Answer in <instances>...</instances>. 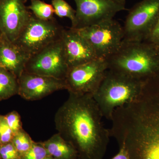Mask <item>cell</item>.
Instances as JSON below:
<instances>
[{
  "instance_id": "12",
  "label": "cell",
  "mask_w": 159,
  "mask_h": 159,
  "mask_svg": "<svg viewBox=\"0 0 159 159\" xmlns=\"http://www.w3.org/2000/svg\"><path fill=\"white\" fill-rule=\"evenodd\" d=\"M18 95L28 101L39 100L56 91L66 89L64 80L24 71L18 78Z\"/></svg>"
},
{
  "instance_id": "29",
  "label": "cell",
  "mask_w": 159,
  "mask_h": 159,
  "mask_svg": "<svg viewBox=\"0 0 159 159\" xmlns=\"http://www.w3.org/2000/svg\"><path fill=\"white\" fill-rule=\"evenodd\" d=\"M0 131H1V125H0Z\"/></svg>"
},
{
  "instance_id": "8",
  "label": "cell",
  "mask_w": 159,
  "mask_h": 159,
  "mask_svg": "<svg viewBox=\"0 0 159 159\" xmlns=\"http://www.w3.org/2000/svg\"><path fill=\"white\" fill-rule=\"evenodd\" d=\"M106 60L97 58L69 69L65 81L69 93L93 95L108 70Z\"/></svg>"
},
{
  "instance_id": "30",
  "label": "cell",
  "mask_w": 159,
  "mask_h": 159,
  "mask_svg": "<svg viewBox=\"0 0 159 159\" xmlns=\"http://www.w3.org/2000/svg\"><path fill=\"white\" fill-rule=\"evenodd\" d=\"M0 159H1V158H0Z\"/></svg>"
},
{
  "instance_id": "6",
  "label": "cell",
  "mask_w": 159,
  "mask_h": 159,
  "mask_svg": "<svg viewBox=\"0 0 159 159\" xmlns=\"http://www.w3.org/2000/svg\"><path fill=\"white\" fill-rule=\"evenodd\" d=\"M77 31L99 59L107 60L116 53L124 38L123 27L114 19Z\"/></svg>"
},
{
  "instance_id": "17",
  "label": "cell",
  "mask_w": 159,
  "mask_h": 159,
  "mask_svg": "<svg viewBox=\"0 0 159 159\" xmlns=\"http://www.w3.org/2000/svg\"><path fill=\"white\" fill-rule=\"evenodd\" d=\"M30 2L31 4L27 7L35 17L43 20L54 19V9L51 4L42 0H30Z\"/></svg>"
},
{
  "instance_id": "28",
  "label": "cell",
  "mask_w": 159,
  "mask_h": 159,
  "mask_svg": "<svg viewBox=\"0 0 159 159\" xmlns=\"http://www.w3.org/2000/svg\"><path fill=\"white\" fill-rule=\"evenodd\" d=\"M2 31H1V29H0V39H1V38L2 37Z\"/></svg>"
},
{
  "instance_id": "14",
  "label": "cell",
  "mask_w": 159,
  "mask_h": 159,
  "mask_svg": "<svg viewBox=\"0 0 159 159\" xmlns=\"http://www.w3.org/2000/svg\"><path fill=\"white\" fill-rule=\"evenodd\" d=\"M31 55L2 36L0 39V67L18 78L25 71Z\"/></svg>"
},
{
  "instance_id": "13",
  "label": "cell",
  "mask_w": 159,
  "mask_h": 159,
  "mask_svg": "<svg viewBox=\"0 0 159 159\" xmlns=\"http://www.w3.org/2000/svg\"><path fill=\"white\" fill-rule=\"evenodd\" d=\"M61 40L69 69L98 58L89 44L77 29L64 28Z\"/></svg>"
},
{
  "instance_id": "9",
  "label": "cell",
  "mask_w": 159,
  "mask_h": 159,
  "mask_svg": "<svg viewBox=\"0 0 159 159\" xmlns=\"http://www.w3.org/2000/svg\"><path fill=\"white\" fill-rule=\"evenodd\" d=\"M159 18V0H143L129 10L123 27L126 41H143Z\"/></svg>"
},
{
  "instance_id": "11",
  "label": "cell",
  "mask_w": 159,
  "mask_h": 159,
  "mask_svg": "<svg viewBox=\"0 0 159 159\" xmlns=\"http://www.w3.org/2000/svg\"><path fill=\"white\" fill-rule=\"evenodd\" d=\"M27 0H0V29L3 36L13 42L32 16Z\"/></svg>"
},
{
  "instance_id": "21",
  "label": "cell",
  "mask_w": 159,
  "mask_h": 159,
  "mask_svg": "<svg viewBox=\"0 0 159 159\" xmlns=\"http://www.w3.org/2000/svg\"><path fill=\"white\" fill-rule=\"evenodd\" d=\"M0 145L11 142L14 134L7 123L5 116L0 115Z\"/></svg>"
},
{
  "instance_id": "16",
  "label": "cell",
  "mask_w": 159,
  "mask_h": 159,
  "mask_svg": "<svg viewBox=\"0 0 159 159\" xmlns=\"http://www.w3.org/2000/svg\"><path fill=\"white\" fill-rule=\"evenodd\" d=\"M18 78L13 74L0 67V101L18 95Z\"/></svg>"
},
{
  "instance_id": "22",
  "label": "cell",
  "mask_w": 159,
  "mask_h": 159,
  "mask_svg": "<svg viewBox=\"0 0 159 159\" xmlns=\"http://www.w3.org/2000/svg\"><path fill=\"white\" fill-rule=\"evenodd\" d=\"M0 158L1 159H20V155L12 142H10L0 145Z\"/></svg>"
},
{
  "instance_id": "5",
  "label": "cell",
  "mask_w": 159,
  "mask_h": 159,
  "mask_svg": "<svg viewBox=\"0 0 159 159\" xmlns=\"http://www.w3.org/2000/svg\"><path fill=\"white\" fill-rule=\"evenodd\" d=\"M64 28L56 20H43L32 14L13 43L30 55L61 39Z\"/></svg>"
},
{
  "instance_id": "23",
  "label": "cell",
  "mask_w": 159,
  "mask_h": 159,
  "mask_svg": "<svg viewBox=\"0 0 159 159\" xmlns=\"http://www.w3.org/2000/svg\"><path fill=\"white\" fill-rule=\"evenodd\" d=\"M5 117L8 125L14 135L22 129L20 116L17 111H12L6 115Z\"/></svg>"
},
{
  "instance_id": "2",
  "label": "cell",
  "mask_w": 159,
  "mask_h": 159,
  "mask_svg": "<svg viewBox=\"0 0 159 159\" xmlns=\"http://www.w3.org/2000/svg\"><path fill=\"white\" fill-rule=\"evenodd\" d=\"M102 117L93 95L69 93L55 114L54 122L57 133L74 146L78 155L93 159L103 150L111 136Z\"/></svg>"
},
{
  "instance_id": "10",
  "label": "cell",
  "mask_w": 159,
  "mask_h": 159,
  "mask_svg": "<svg viewBox=\"0 0 159 159\" xmlns=\"http://www.w3.org/2000/svg\"><path fill=\"white\" fill-rule=\"evenodd\" d=\"M76 3L75 20L71 28L80 29L113 19L125 5L113 0H74Z\"/></svg>"
},
{
  "instance_id": "15",
  "label": "cell",
  "mask_w": 159,
  "mask_h": 159,
  "mask_svg": "<svg viewBox=\"0 0 159 159\" xmlns=\"http://www.w3.org/2000/svg\"><path fill=\"white\" fill-rule=\"evenodd\" d=\"M43 144L49 155L54 159H76L78 156L74 146L58 133L54 134Z\"/></svg>"
},
{
  "instance_id": "7",
  "label": "cell",
  "mask_w": 159,
  "mask_h": 159,
  "mask_svg": "<svg viewBox=\"0 0 159 159\" xmlns=\"http://www.w3.org/2000/svg\"><path fill=\"white\" fill-rule=\"evenodd\" d=\"M69 69L61 39L31 55L24 71L65 80Z\"/></svg>"
},
{
  "instance_id": "27",
  "label": "cell",
  "mask_w": 159,
  "mask_h": 159,
  "mask_svg": "<svg viewBox=\"0 0 159 159\" xmlns=\"http://www.w3.org/2000/svg\"><path fill=\"white\" fill-rule=\"evenodd\" d=\"M54 159L52 157H51V156L48 155V156L46 157L44 159Z\"/></svg>"
},
{
  "instance_id": "25",
  "label": "cell",
  "mask_w": 159,
  "mask_h": 159,
  "mask_svg": "<svg viewBox=\"0 0 159 159\" xmlns=\"http://www.w3.org/2000/svg\"><path fill=\"white\" fill-rule=\"evenodd\" d=\"M112 159H130L128 149L125 145H120L119 152Z\"/></svg>"
},
{
  "instance_id": "4",
  "label": "cell",
  "mask_w": 159,
  "mask_h": 159,
  "mask_svg": "<svg viewBox=\"0 0 159 159\" xmlns=\"http://www.w3.org/2000/svg\"><path fill=\"white\" fill-rule=\"evenodd\" d=\"M143 81L108 70L93 95L102 117L111 121L116 109L134 100L141 91Z\"/></svg>"
},
{
  "instance_id": "24",
  "label": "cell",
  "mask_w": 159,
  "mask_h": 159,
  "mask_svg": "<svg viewBox=\"0 0 159 159\" xmlns=\"http://www.w3.org/2000/svg\"><path fill=\"white\" fill-rule=\"evenodd\" d=\"M143 41L149 43L159 51V18Z\"/></svg>"
},
{
  "instance_id": "19",
  "label": "cell",
  "mask_w": 159,
  "mask_h": 159,
  "mask_svg": "<svg viewBox=\"0 0 159 159\" xmlns=\"http://www.w3.org/2000/svg\"><path fill=\"white\" fill-rule=\"evenodd\" d=\"M11 142L21 155L31 148L34 141L22 129L14 135Z\"/></svg>"
},
{
  "instance_id": "18",
  "label": "cell",
  "mask_w": 159,
  "mask_h": 159,
  "mask_svg": "<svg viewBox=\"0 0 159 159\" xmlns=\"http://www.w3.org/2000/svg\"><path fill=\"white\" fill-rule=\"evenodd\" d=\"M51 5L54 9V14L60 18H68L70 20L71 24L74 23L76 10L65 0H52Z\"/></svg>"
},
{
  "instance_id": "1",
  "label": "cell",
  "mask_w": 159,
  "mask_h": 159,
  "mask_svg": "<svg viewBox=\"0 0 159 159\" xmlns=\"http://www.w3.org/2000/svg\"><path fill=\"white\" fill-rule=\"evenodd\" d=\"M111 136L130 159H159V76L146 80L135 99L114 111Z\"/></svg>"
},
{
  "instance_id": "26",
  "label": "cell",
  "mask_w": 159,
  "mask_h": 159,
  "mask_svg": "<svg viewBox=\"0 0 159 159\" xmlns=\"http://www.w3.org/2000/svg\"><path fill=\"white\" fill-rule=\"evenodd\" d=\"M115 2H117L121 3V4H124L125 5L126 0H113Z\"/></svg>"
},
{
  "instance_id": "20",
  "label": "cell",
  "mask_w": 159,
  "mask_h": 159,
  "mask_svg": "<svg viewBox=\"0 0 159 159\" xmlns=\"http://www.w3.org/2000/svg\"><path fill=\"white\" fill-rule=\"evenodd\" d=\"M43 142H33L29 150L20 155V159H43L48 156Z\"/></svg>"
},
{
  "instance_id": "3",
  "label": "cell",
  "mask_w": 159,
  "mask_h": 159,
  "mask_svg": "<svg viewBox=\"0 0 159 159\" xmlns=\"http://www.w3.org/2000/svg\"><path fill=\"white\" fill-rule=\"evenodd\" d=\"M106 60L108 70L134 79L144 80L159 74V51L146 42L123 40Z\"/></svg>"
}]
</instances>
